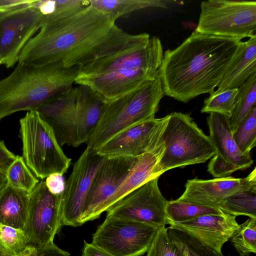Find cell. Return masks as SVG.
Here are the masks:
<instances>
[{"mask_svg":"<svg viewBox=\"0 0 256 256\" xmlns=\"http://www.w3.org/2000/svg\"><path fill=\"white\" fill-rule=\"evenodd\" d=\"M130 34L116 20L90 4L67 17L44 24L26 44L18 62L39 67L61 62L82 68L90 62L148 40Z\"/></svg>","mask_w":256,"mask_h":256,"instance_id":"1","label":"cell"},{"mask_svg":"<svg viewBox=\"0 0 256 256\" xmlns=\"http://www.w3.org/2000/svg\"><path fill=\"white\" fill-rule=\"evenodd\" d=\"M241 40L194 31L164 54L158 74L165 95L186 103L217 88Z\"/></svg>","mask_w":256,"mask_h":256,"instance_id":"2","label":"cell"},{"mask_svg":"<svg viewBox=\"0 0 256 256\" xmlns=\"http://www.w3.org/2000/svg\"><path fill=\"white\" fill-rule=\"evenodd\" d=\"M13 72L0 80V120L20 111L35 110L74 86L78 67L61 62L35 67L18 62Z\"/></svg>","mask_w":256,"mask_h":256,"instance_id":"3","label":"cell"},{"mask_svg":"<svg viewBox=\"0 0 256 256\" xmlns=\"http://www.w3.org/2000/svg\"><path fill=\"white\" fill-rule=\"evenodd\" d=\"M164 95L158 76L106 102L99 121L86 142L87 147L96 152L120 132L155 118L159 103Z\"/></svg>","mask_w":256,"mask_h":256,"instance_id":"4","label":"cell"},{"mask_svg":"<svg viewBox=\"0 0 256 256\" xmlns=\"http://www.w3.org/2000/svg\"><path fill=\"white\" fill-rule=\"evenodd\" d=\"M164 146L158 170L160 175L176 168L204 163L216 154L209 137L190 115L173 112L162 135Z\"/></svg>","mask_w":256,"mask_h":256,"instance_id":"5","label":"cell"},{"mask_svg":"<svg viewBox=\"0 0 256 256\" xmlns=\"http://www.w3.org/2000/svg\"><path fill=\"white\" fill-rule=\"evenodd\" d=\"M22 157L33 174L41 180L52 174L64 175L72 160L64 152L52 128L35 110L20 120Z\"/></svg>","mask_w":256,"mask_h":256,"instance_id":"6","label":"cell"},{"mask_svg":"<svg viewBox=\"0 0 256 256\" xmlns=\"http://www.w3.org/2000/svg\"><path fill=\"white\" fill-rule=\"evenodd\" d=\"M195 31L241 40L256 36V2L203 1Z\"/></svg>","mask_w":256,"mask_h":256,"instance_id":"7","label":"cell"},{"mask_svg":"<svg viewBox=\"0 0 256 256\" xmlns=\"http://www.w3.org/2000/svg\"><path fill=\"white\" fill-rule=\"evenodd\" d=\"M158 228L106 216L92 235V244L112 256H142L146 252Z\"/></svg>","mask_w":256,"mask_h":256,"instance_id":"8","label":"cell"},{"mask_svg":"<svg viewBox=\"0 0 256 256\" xmlns=\"http://www.w3.org/2000/svg\"><path fill=\"white\" fill-rule=\"evenodd\" d=\"M62 192H50L44 180L30 194L28 216L24 230L30 244L43 248L53 242L62 226Z\"/></svg>","mask_w":256,"mask_h":256,"instance_id":"9","label":"cell"},{"mask_svg":"<svg viewBox=\"0 0 256 256\" xmlns=\"http://www.w3.org/2000/svg\"><path fill=\"white\" fill-rule=\"evenodd\" d=\"M152 178L122 198L106 212V216L144 224L156 228L166 224L168 202Z\"/></svg>","mask_w":256,"mask_h":256,"instance_id":"10","label":"cell"},{"mask_svg":"<svg viewBox=\"0 0 256 256\" xmlns=\"http://www.w3.org/2000/svg\"><path fill=\"white\" fill-rule=\"evenodd\" d=\"M33 2L0 13V64L6 68L18 62L24 48L42 26Z\"/></svg>","mask_w":256,"mask_h":256,"instance_id":"11","label":"cell"},{"mask_svg":"<svg viewBox=\"0 0 256 256\" xmlns=\"http://www.w3.org/2000/svg\"><path fill=\"white\" fill-rule=\"evenodd\" d=\"M137 157L106 158L96 172L84 202L80 226L100 218L106 204L114 196L136 162Z\"/></svg>","mask_w":256,"mask_h":256,"instance_id":"12","label":"cell"},{"mask_svg":"<svg viewBox=\"0 0 256 256\" xmlns=\"http://www.w3.org/2000/svg\"><path fill=\"white\" fill-rule=\"evenodd\" d=\"M106 158L86 147L74 164L62 192V226H80L79 220L85 198L96 172Z\"/></svg>","mask_w":256,"mask_h":256,"instance_id":"13","label":"cell"},{"mask_svg":"<svg viewBox=\"0 0 256 256\" xmlns=\"http://www.w3.org/2000/svg\"><path fill=\"white\" fill-rule=\"evenodd\" d=\"M207 122L209 137L216 150L208 164V172L216 178H222L250 167L254 160L250 154H242L237 146L232 136L230 118L211 112Z\"/></svg>","mask_w":256,"mask_h":256,"instance_id":"14","label":"cell"},{"mask_svg":"<svg viewBox=\"0 0 256 256\" xmlns=\"http://www.w3.org/2000/svg\"><path fill=\"white\" fill-rule=\"evenodd\" d=\"M164 57L160 38H150L140 44L96 59L80 69L78 75L98 74L121 68L158 72Z\"/></svg>","mask_w":256,"mask_h":256,"instance_id":"15","label":"cell"},{"mask_svg":"<svg viewBox=\"0 0 256 256\" xmlns=\"http://www.w3.org/2000/svg\"><path fill=\"white\" fill-rule=\"evenodd\" d=\"M169 114L140 123L118 134L96 152L100 156L137 157L152 151L163 142L162 135Z\"/></svg>","mask_w":256,"mask_h":256,"instance_id":"16","label":"cell"},{"mask_svg":"<svg viewBox=\"0 0 256 256\" xmlns=\"http://www.w3.org/2000/svg\"><path fill=\"white\" fill-rule=\"evenodd\" d=\"M256 190V168L244 178L231 176L209 180H188L185 190L177 200L218 208L225 198L241 192Z\"/></svg>","mask_w":256,"mask_h":256,"instance_id":"17","label":"cell"},{"mask_svg":"<svg viewBox=\"0 0 256 256\" xmlns=\"http://www.w3.org/2000/svg\"><path fill=\"white\" fill-rule=\"evenodd\" d=\"M76 87L74 85L35 110L52 128L61 147L64 144L78 146L76 132Z\"/></svg>","mask_w":256,"mask_h":256,"instance_id":"18","label":"cell"},{"mask_svg":"<svg viewBox=\"0 0 256 256\" xmlns=\"http://www.w3.org/2000/svg\"><path fill=\"white\" fill-rule=\"evenodd\" d=\"M158 76V72L144 70L121 68L98 74L77 75L75 84L88 86L106 102L132 91Z\"/></svg>","mask_w":256,"mask_h":256,"instance_id":"19","label":"cell"},{"mask_svg":"<svg viewBox=\"0 0 256 256\" xmlns=\"http://www.w3.org/2000/svg\"><path fill=\"white\" fill-rule=\"evenodd\" d=\"M236 216L208 214L190 221L172 224L170 228L185 232L218 252L238 227Z\"/></svg>","mask_w":256,"mask_h":256,"instance_id":"20","label":"cell"},{"mask_svg":"<svg viewBox=\"0 0 256 256\" xmlns=\"http://www.w3.org/2000/svg\"><path fill=\"white\" fill-rule=\"evenodd\" d=\"M164 150V142L154 150L138 156L129 172L114 196L105 206L107 212L125 196L148 180L160 177L158 166Z\"/></svg>","mask_w":256,"mask_h":256,"instance_id":"21","label":"cell"},{"mask_svg":"<svg viewBox=\"0 0 256 256\" xmlns=\"http://www.w3.org/2000/svg\"><path fill=\"white\" fill-rule=\"evenodd\" d=\"M76 87V132L78 146L88 140L99 121L105 102L88 86L77 84Z\"/></svg>","mask_w":256,"mask_h":256,"instance_id":"22","label":"cell"},{"mask_svg":"<svg viewBox=\"0 0 256 256\" xmlns=\"http://www.w3.org/2000/svg\"><path fill=\"white\" fill-rule=\"evenodd\" d=\"M256 72V36L240 42L234 56L225 70L217 89L222 91L238 88Z\"/></svg>","mask_w":256,"mask_h":256,"instance_id":"23","label":"cell"},{"mask_svg":"<svg viewBox=\"0 0 256 256\" xmlns=\"http://www.w3.org/2000/svg\"><path fill=\"white\" fill-rule=\"evenodd\" d=\"M30 194L6 182L0 191V223L24 230L26 223Z\"/></svg>","mask_w":256,"mask_h":256,"instance_id":"24","label":"cell"},{"mask_svg":"<svg viewBox=\"0 0 256 256\" xmlns=\"http://www.w3.org/2000/svg\"><path fill=\"white\" fill-rule=\"evenodd\" d=\"M90 4L116 20L132 12L152 7L167 8L168 3L175 2L158 0H89Z\"/></svg>","mask_w":256,"mask_h":256,"instance_id":"25","label":"cell"},{"mask_svg":"<svg viewBox=\"0 0 256 256\" xmlns=\"http://www.w3.org/2000/svg\"><path fill=\"white\" fill-rule=\"evenodd\" d=\"M32 4L42 16L43 26L80 11L90 2L89 0H34Z\"/></svg>","mask_w":256,"mask_h":256,"instance_id":"26","label":"cell"},{"mask_svg":"<svg viewBox=\"0 0 256 256\" xmlns=\"http://www.w3.org/2000/svg\"><path fill=\"white\" fill-rule=\"evenodd\" d=\"M224 214L218 208L182 202L168 201L166 208V224L190 221L202 216Z\"/></svg>","mask_w":256,"mask_h":256,"instance_id":"27","label":"cell"},{"mask_svg":"<svg viewBox=\"0 0 256 256\" xmlns=\"http://www.w3.org/2000/svg\"><path fill=\"white\" fill-rule=\"evenodd\" d=\"M256 72L238 88L236 106L230 118V125L233 132L242 121L256 106Z\"/></svg>","mask_w":256,"mask_h":256,"instance_id":"28","label":"cell"},{"mask_svg":"<svg viewBox=\"0 0 256 256\" xmlns=\"http://www.w3.org/2000/svg\"><path fill=\"white\" fill-rule=\"evenodd\" d=\"M218 208L234 216H245L256 218V190L241 192L222 200Z\"/></svg>","mask_w":256,"mask_h":256,"instance_id":"29","label":"cell"},{"mask_svg":"<svg viewBox=\"0 0 256 256\" xmlns=\"http://www.w3.org/2000/svg\"><path fill=\"white\" fill-rule=\"evenodd\" d=\"M168 230L171 240L182 256H224L185 232L170 227Z\"/></svg>","mask_w":256,"mask_h":256,"instance_id":"30","label":"cell"},{"mask_svg":"<svg viewBox=\"0 0 256 256\" xmlns=\"http://www.w3.org/2000/svg\"><path fill=\"white\" fill-rule=\"evenodd\" d=\"M7 182L20 190L30 194L39 182L22 156H16L6 172Z\"/></svg>","mask_w":256,"mask_h":256,"instance_id":"31","label":"cell"},{"mask_svg":"<svg viewBox=\"0 0 256 256\" xmlns=\"http://www.w3.org/2000/svg\"><path fill=\"white\" fill-rule=\"evenodd\" d=\"M240 256L256 253V218H249L238 227L230 238Z\"/></svg>","mask_w":256,"mask_h":256,"instance_id":"32","label":"cell"},{"mask_svg":"<svg viewBox=\"0 0 256 256\" xmlns=\"http://www.w3.org/2000/svg\"><path fill=\"white\" fill-rule=\"evenodd\" d=\"M232 136L241 152L250 154L256 146V106L232 132Z\"/></svg>","mask_w":256,"mask_h":256,"instance_id":"33","label":"cell"},{"mask_svg":"<svg viewBox=\"0 0 256 256\" xmlns=\"http://www.w3.org/2000/svg\"><path fill=\"white\" fill-rule=\"evenodd\" d=\"M238 88L210 94L204 102L201 112H216L230 118L236 102Z\"/></svg>","mask_w":256,"mask_h":256,"instance_id":"34","label":"cell"},{"mask_svg":"<svg viewBox=\"0 0 256 256\" xmlns=\"http://www.w3.org/2000/svg\"><path fill=\"white\" fill-rule=\"evenodd\" d=\"M24 230L0 223V251L10 256H20L29 244Z\"/></svg>","mask_w":256,"mask_h":256,"instance_id":"35","label":"cell"},{"mask_svg":"<svg viewBox=\"0 0 256 256\" xmlns=\"http://www.w3.org/2000/svg\"><path fill=\"white\" fill-rule=\"evenodd\" d=\"M146 252V256H182L171 240L165 226L158 229Z\"/></svg>","mask_w":256,"mask_h":256,"instance_id":"36","label":"cell"},{"mask_svg":"<svg viewBox=\"0 0 256 256\" xmlns=\"http://www.w3.org/2000/svg\"><path fill=\"white\" fill-rule=\"evenodd\" d=\"M44 180L48 189L52 194H60L63 192L65 184L63 175L52 174L46 177Z\"/></svg>","mask_w":256,"mask_h":256,"instance_id":"37","label":"cell"},{"mask_svg":"<svg viewBox=\"0 0 256 256\" xmlns=\"http://www.w3.org/2000/svg\"><path fill=\"white\" fill-rule=\"evenodd\" d=\"M16 158V156L7 148L4 142L0 140V170L6 174Z\"/></svg>","mask_w":256,"mask_h":256,"instance_id":"38","label":"cell"},{"mask_svg":"<svg viewBox=\"0 0 256 256\" xmlns=\"http://www.w3.org/2000/svg\"><path fill=\"white\" fill-rule=\"evenodd\" d=\"M36 254L37 256H70V254L60 248L52 242L43 248H36Z\"/></svg>","mask_w":256,"mask_h":256,"instance_id":"39","label":"cell"},{"mask_svg":"<svg viewBox=\"0 0 256 256\" xmlns=\"http://www.w3.org/2000/svg\"><path fill=\"white\" fill-rule=\"evenodd\" d=\"M34 0H0V13L31 4Z\"/></svg>","mask_w":256,"mask_h":256,"instance_id":"40","label":"cell"},{"mask_svg":"<svg viewBox=\"0 0 256 256\" xmlns=\"http://www.w3.org/2000/svg\"><path fill=\"white\" fill-rule=\"evenodd\" d=\"M82 256H112L108 252L92 243L84 240Z\"/></svg>","mask_w":256,"mask_h":256,"instance_id":"41","label":"cell"},{"mask_svg":"<svg viewBox=\"0 0 256 256\" xmlns=\"http://www.w3.org/2000/svg\"><path fill=\"white\" fill-rule=\"evenodd\" d=\"M20 256H37L36 248L32 244H29Z\"/></svg>","mask_w":256,"mask_h":256,"instance_id":"42","label":"cell"},{"mask_svg":"<svg viewBox=\"0 0 256 256\" xmlns=\"http://www.w3.org/2000/svg\"><path fill=\"white\" fill-rule=\"evenodd\" d=\"M7 182L6 174L0 170V191Z\"/></svg>","mask_w":256,"mask_h":256,"instance_id":"43","label":"cell"},{"mask_svg":"<svg viewBox=\"0 0 256 256\" xmlns=\"http://www.w3.org/2000/svg\"><path fill=\"white\" fill-rule=\"evenodd\" d=\"M0 256H10L0 251Z\"/></svg>","mask_w":256,"mask_h":256,"instance_id":"44","label":"cell"},{"mask_svg":"<svg viewBox=\"0 0 256 256\" xmlns=\"http://www.w3.org/2000/svg\"></svg>","mask_w":256,"mask_h":256,"instance_id":"45","label":"cell"}]
</instances>
